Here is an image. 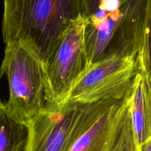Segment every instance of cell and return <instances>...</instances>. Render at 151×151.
Instances as JSON below:
<instances>
[{
  "label": "cell",
  "instance_id": "cell-1",
  "mask_svg": "<svg viewBox=\"0 0 151 151\" xmlns=\"http://www.w3.org/2000/svg\"><path fill=\"white\" fill-rule=\"evenodd\" d=\"M83 16L82 0H4L2 37L47 64L68 27Z\"/></svg>",
  "mask_w": 151,
  "mask_h": 151
},
{
  "label": "cell",
  "instance_id": "cell-2",
  "mask_svg": "<svg viewBox=\"0 0 151 151\" xmlns=\"http://www.w3.org/2000/svg\"><path fill=\"white\" fill-rule=\"evenodd\" d=\"M149 1L123 0L115 10L98 11L86 19L87 66L112 57H138L144 44Z\"/></svg>",
  "mask_w": 151,
  "mask_h": 151
},
{
  "label": "cell",
  "instance_id": "cell-3",
  "mask_svg": "<svg viewBox=\"0 0 151 151\" xmlns=\"http://www.w3.org/2000/svg\"><path fill=\"white\" fill-rule=\"evenodd\" d=\"M111 101L86 105L46 103L44 109L27 123L29 137L26 151H70Z\"/></svg>",
  "mask_w": 151,
  "mask_h": 151
},
{
  "label": "cell",
  "instance_id": "cell-4",
  "mask_svg": "<svg viewBox=\"0 0 151 151\" xmlns=\"http://www.w3.org/2000/svg\"><path fill=\"white\" fill-rule=\"evenodd\" d=\"M0 75H5L8 81L6 109L13 117L27 124L45 106L42 64L24 46L6 44Z\"/></svg>",
  "mask_w": 151,
  "mask_h": 151
},
{
  "label": "cell",
  "instance_id": "cell-5",
  "mask_svg": "<svg viewBox=\"0 0 151 151\" xmlns=\"http://www.w3.org/2000/svg\"><path fill=\"white\" fill-rule=\"evenodd\" d=\"M139 70L134 57H112L87 66L65 102L86 105L129 98Z\"/></svg>",
  "mask_w": 151,
  "mask_h": 151
},
{
  "label": "cell",
  "instance_id": "cell-6",
  "mask_svg": "<svg viewBox=\"0 0 151 151\" xmlns=\"http://www.w3.org/2000/svg\"><path fill=\"white\" fill-rule=\"evenodd\" d=\"M86 23L83 16L74 21L64 32L49 61L42 66L46 103L65 102L71 88L85 70Z\"/></svg>",
  "mask_w": 151,
  "mask_h": 151
},
{
  "label": "cell",
  "instance_id": "cell-7",
  "mask_svg": "<svg viewBox=\"0 0 151 151\" xmlns=\"http://www.w3.org/2000/svg\"><path fill=\"white\" fill-rule=\"evenodd\" d=\"M70 151H137L131 119V97L112 100Z\"/></svg>",
  "mask_w": 151,
  "mask_h": 151
},
{
  "label": "cell",
  "instance_id": "cell-8",
  "mask_svg": "<svg viewBox=\"0 0 151 151\" xmlns=\"http://www.w3.org/2000/svg\"><path fill=\"white\" fill-rule=\"evenodd\" d=\"M139 68L131 95V119L137 148L151 138V78Z\"/></svg>",
  "mask_w": 151,
  "mask_h": 151
},
{
  "label": "cell",
  "instance_id": "cell-9",
  "mask_svg": "<svg viewBox=\"0 0 151 151\" xmlns=\"http://www.w3.org/2000/svg\"><path fill=\"white\" fill-rule=\"evenodd\" d=\"M29 130L27 125L13 117L0 105V151H26Z\"/></svg>",
  "mask_w": 151,
  "mask_h": 151
},
{
  "label": "cell",
  "instance_id": "cell-10",
  "mask_svg": "<svg viewBox=\"0 0 151 151\" xmlns=\"http://www.w3.org/2000/svg\"><path fill=\"white\" fill-rule=\"evenodd\" d=\"M139 65L151 78V0L149 1L148 15L142 50L137 57Z\"/></svg>",
  "mask_w": 151,
  "mask_h": 151
},
{
  "label": "cell",
  "instance_id": "cell-11",
  "mask_svg": "<svg viewBox=\"0 0 151 151\" xmlns=\"http://www.w3.org/2000/svg\"><path fill=\"white\" fill-rule=\"evenodd\" d=\"M123 0H82L83 16L85 19L91 17L99 10L102 4L109 1L121 2Z\"/></svg>",
  "mask_w": 151,
  "mask_h": 151
},
{
  "label": "cell",
  "instance_id": "cell-12",
  "mask_svg": "<svg viewBox=\"0 0 151 151\" xmlns=\"http://www.w3.org/2000/svg\"><path fill=\"white\" fill-rule=\"evenodd\" d=\"M137 151H151V138L143 142L137 148Z\"/></svg>",
  "mask_w": 151,
  "mask_h": 151
},
{
  "label": "cell",
  "instance_id": "cell-13",
  "mask_svg": "<svg viewBox=\"0 0 151 151\" xmlns=\"http://www.w3.org/2000/svg\"><path fill=\"white\" fill-rule=\"evenodd\" d=\"M1 104H2V103H1V100H0V105H1Z\"/></svg>",
  "mask_w": 151,
  "mask_h": 151
}]
</instances>
